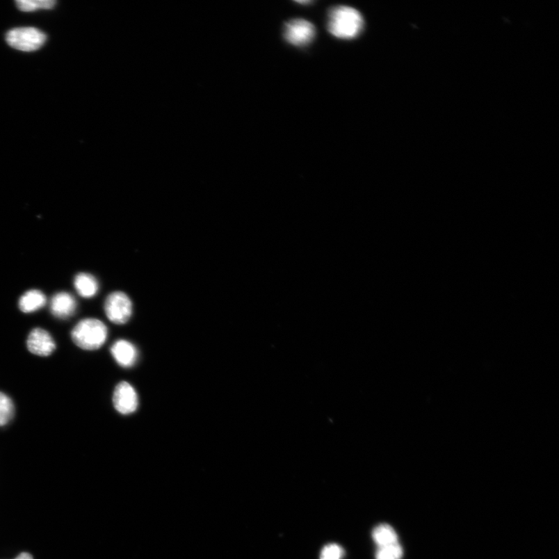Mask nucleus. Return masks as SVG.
Returning <instances> with one entry per match:
<instances>
[{"label": "nucleus", "instance_id": "nucleus-1", "mask_svg": "<svg viewBox=\"0 0 559 559\" xmlns=\"http://www.w3.org/2000/svg\"><path fill=\"white\" fill-rule=\"evenodd\" d=\"M364 19L360 13L350 6H339L329 13L328 29L341 39H353L361 34Z\"/></svg>", "mask_w": 559, "mask_h": 559}, {"label": "nucleus", "instance_id": "nucleus-4", "mask_svg": "<svg viewBox=\"0 0 559 559\" xmlns=\"http://www.w3.org/2000/svg\"><path fill=\"white\" fill-rule=\"evenodd\" d=\"M104 311L113 323L124 324L129 321L132 315V302L125 293L113 292L106 298Z\"/></svg>", "mask_w": 559, "mask_h": 559}, {"label": "nucleus", "instance_id": "nucleus-5", "mask_svg": "<svg viewBox=\"0 0 559 559\" xmlns=\"http://www.w3.org/2000/svg\"><path fill=\"white\" fill-rule=\"evenodd\" d=\"M316 36L314 24L302 19H292L286 24L284 38L289 43L295 46L309 44Z\"/></svg>", "mask_w": 559, "mask_h": 559}, {"label": "nucleus", "instance_id": "nucleus-8", "mask_svg": "<svg viewBox=\"0 0 559 559\" xmlns=\"http://www.w3.org/2000/svg\"><path fill=\"white\" fill-rule=\"evenodd\" d=\"M77 302L74 297L67 292H59L52 297L50 310L53 316L58 318H68L74 315Z\"/></svg>", "mask_w": 559, "mask_h": 559}, {"label": "nucleus", "instance_id": "nucleus-3", "mask_svg": "<svg viewBox=\"0 0 559 559\" xmlns=\"http://www.w3.org/2000/svg\"><path fill=\"white\" fill-rule=\"evenodd\" d=\"M44 33L35 28H19L6 34V42L19 51H35L41 49L46 42Z\"/></svg>", "mask_w": 559, "mask_h": 559}, {"label": "nucleus", "instance_id": "nucleus-15", "mask_svg": "<svg viewBox=\"0 0 559 559\" xmlns=\"http://www.w3.org/2000/svg\"><path fill=\"white\" fill-rule=\"evenodd\" d=\"M403 550L398 542L386 546L378 547L376 559H401Z\"/></svg>", "mask_w": 559, "mask_h": 559}, {"label": "nucleus", "instance_id": "nucleus-12", "mask_svg": "<svg viewBox=\"0 0 559 559\" xmlns=\"http://www.w3.org/2000/svg\"><path fill=\"white\" fill-rule=\"evenodd\" d=\"M373 539L378 547L386 546L398 542V535L389 524H380L373 530Z\"/></svg>", "mask_w": 559, "mask_h": 559}, {"label": "nucleus", "instance_id": "nucleus-6", "mask_svg": "<svg viewBox=\"0 0 559 559\" xmlns=\"http://www.w3.org/2000/svg\"><path fill=\"white\" fill-rule=\"evenodd\" d=\"M114 407L119 414L129 415L136 412L138 405L136 391L133 386L126 382L119 383L113 396Z\"/></svg>", "mask_w": 559, "mask_h": 559}, {"label": "nucleus", "instance_id": "nucleus-11", "mask_svg": "<svg viewBox=\"0 0 559 559\" xmlns=\"http://www.w3.org/2000/svg\"><path fill=\"white\" fill-rule=\"evenodd\" d=\"M75 289L83 298H90L95 296L99 291V283L95 276L81 273L75 277Z\"/></svg>", "mask_w": 559, "mask_h": 559}, {"label": "nucleus", "instance_id": "nucleus-17", "mask_svg": "<svg viewBox=\"0 0 559 559\" xmlns=\"http://www.w3.org/2000/svg\"><path fill=\"white\" fill-rule=\"evenodd\" d=\"M15 559H33V557L29 553L23 552V553L17 556Z\"/></svg>", "mask_w": 559, "mask_h": 559}, {"label": "nucleus", "instance_id": "nucleus-14", "mask_svg": "<svg viewBox=\"0 0 559 559\" xmlns=\"http://www.w3.org/2000/svg\"><path fill=\"white\" fill-rule=\"evenodd\" d=\"M17 8L23 12H33L40 9L50 10L54 8V0H18Z\"/></svg>", "mask_w": 559, "mask_h": 559}, {"label": "nucleus", "instance_id": "nucleus-13", "mask_svg": "<svg viewBox=\"0 0 559 559\" xmlns=\"http://www.w3.org/2000/svg\"><path fill=\"white\" fill-rule=\"evenodd\" d=\"M15 405L12 399L0 391V427H3L10 423L15 416Z\"/></svg>", "mask_w": 559, "mask_h": 559}, {"label": "nucleus", "instance_id": "nucleus-16", "mask_svg": "<svg viewBox=\"0 0 559 559\" xmlns=\"http://www.w3.org/2000/svg\"><path fill=\"white\" fill-rule=\"evenodd\" d=\"M343 550L336 544L326 545L321 552V559H341Z\"/></svg>", "mask_w": 559, "mask_h": 559}, {"label": "nucleus", "instance_id": "nucleus-2", "mask_svg": "<svg viewBox=\"0 0 559 559\" xmlns=\"http://www.w3.org/2000/svg\"><path fill=\"white\" fill-rule=\"evenodd\" d=\"M72 339L79 348L86 350L101 348L108 338V328L97 318H85L72 331Z\"/></svg>", "mask_w": 559, "mask_h": 559}, {"label": "nucleus", "instance_id": "nucleus-9", "mask_svg": "<svg viewBox=\"0 0 559 559\" xmlns=\"http://www.w3.org/2000/svg\"><path fill=\"white\" fill-rule=\"evenodd\" d=\"M111 354L119 365L124 368H130L134 365L138 359V351L131 343L124 341H116L111 347Z\"/></svg>", "mask_w": 559, "mask_h": 559}, {"label": "nucleus", "instance_id": "nucleus-10", "mask_svg": "<svg viewBox=\"0 0 559 559\" xmlns=\"http://www.w3.org/2000/svg\"><path fill=\"white\" fill-rule=\"evenodd\" d=\"M46 302V296L41 291L31 290L19 298V308L25 314H31L43 308Z\"/></svg>", "mask_w": 559, "mask_h": 559}, {"label": "nucleus", "instance_id": "nucleus-7", "mask_svg": "<svg viewBox=\"0 0 559 559\" xmlns=\"http://www.w3.org/2000/svg\"><path fill=\"white\" fill-rule=\"evenodd\" d=\"M26 346L33 355L42 357L49 356L56 350L54 339L49 332L41 328H36L31 332Z\"/></svg>", "mask_w": 559, "mask_h": 559}]
</instances>
